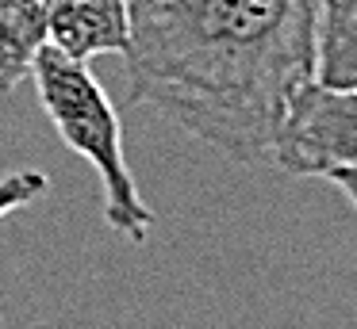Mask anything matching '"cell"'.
<instances>
[{
  "label": "cell",
  "mask_w": 357,
  "mask_h": 329,
  "mask_svg": "<svg viewBox=\"0 0 357 329\" xmlns=\"http://www.w3.org/2000/svg\"><path fill=\"white\" fill-rule=\"evenodd\" d=\"M135 104L231 161H269L315 81V0H131Z\"/></svg>",
  "instance_id": "1"
},
{
  "label": "cell",
  "mask_w": 357,
  "mask_h": 329,
  "mask_svg": "<svg viewBox=\"0 0 357 329\" xmlns=\"http://www.w3.org/2000/svg\"><path fill=\"white\" fill-rule=\"evenodd\" d=\"M31 81L39 88V99L54 122L58 138L77 157H85L96 168L104 188V218L119 237L142 245L154 234V211L142 203L139 184L123 157V127L104 96L100 81L89 73L85 61L66 58L54 46H43L31 65Z\"/></svg>",
  "instance_id": "2"
},
{
  "label": "cell",
  "mask_w": 357,
  "mask_h": 329,
  "mask_svg": "<svg viewBox=\"0 0 357 329\" xmlns=\"http://www.w3.org/2000/svg\"><path fill=\"white\" fill-rule=\"evenodd\" d=\"M269 161L292 176L357 172V88H331L307 81L277 130Z\"/></svg>",
  "instance_id": "3"
},
{
  "label": "cell",
  "mask_w": 357,
  "mask_h": 329,
  "mask_svg": "<svg viewBox=\"0 0 357 329\" xmlns=\"http://www.w3.org/2000/svg\"><path fill=\"white\" fill-rule=\"evenodd\" d=\"M43 15L47 42L85 65L131 46V0H43Z\"/></svg>",
  "instance_id": "4"
},
{
  "label": "cell",
  "mask_w": 357,
  "mask_h": 329,
  "mask_svg": "<svg viewBox=\"0 0 357 329\" xmlns=\"http://www.w3.org/2000/svg\"><path fill=\"white\" fill-rule=\"evenodd\" d=\"M315 81L357 88V0H315Z\"/></svg>",
  "instance_id": "5"
},
{
  "label": "cell",
  "mask_w": 357,
  "mask_h": 329,
  "mask_svg": "<svg viewBox=\"0 0 357 329\" xmlns=\"http://www.w3.org/2000/svg\"><path fill=\"white\" fill-rule=\"evenodd\" d=\"M43 46H47L43 0H0V96L16 92L31 77Z\"/></svg>",
  "instance_id": "6"
},
{
  "label": "cell",
  "mask_w": 357,
  "mask_h": 329,
  "mask_svg": "<svg viewBox=\"0 0 357 329\" xmlns=\"http://www.w3.org/2000/svg\"><path fill=\"white\" fill-rule=\"evenodd\" d=\"M47 188H50V180H47V172H39V168H16V172H4L0 176V218H8L12 211H20V207L43 199Z\"/></svg>",
  "instance_id": "7"
},
{
  "label": "cell",
  "mask_w": 357,
  "mask_h": 329,
  "mask_svg": "<svg viewBox=\"0 0 357 329\" xmlns=\"http://www.w3.org/2000/svg\"><path fill=\"white\" fill-rule=\"evenodd\" d=\"M326 180H331L334 188H338L342 195H346L349 203H354V211H357V172H354V168H342V172H331Z\"/></svg>",
  "instance_id": "8"
}]
</instances>
